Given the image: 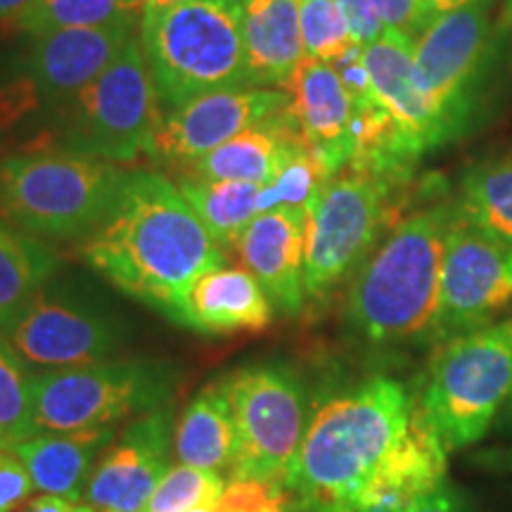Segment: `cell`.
I'll use <instances>...</instances> for the list:
<instances>
[{
    "label": "cell",
    "mask_w": 512,
    "mask_h": 512,
    "mask_svg": "<svg viewBox=\"0 0 512 512\" xmlns=\"http://www.w3.org/2000/svg\"><path fill=\"white\" fill-rule=\"evenodd\" d=\"M446 465L418 396L380 375L311 415L290 491L302 512H396L444 484Z\"/></svg>",
    "instance_id": "1"
},
{
    "label": "cell",
    "mask_w": 512,
    "mask_h": 512,
    "mask_svg": "<svg viewBox=\"0 0 512 512\" xmlns=\"http://www.w3.org/2000/svg\"><path fill=\"white\" fill-rule=\"evenodd\" d=\"M81 252L117 290L174 323L197 280L228 259L178 185L152 171H128Z\"/></svg>",
    "instance_id": "2"
},
{
    "label": "cell",
    "mask_w": 512,
    "mask_h": 512,
    "mask_svg": "<svg viewBox=\"0 0 512 512\" xmlns=\"http://www.w3.org/2000/svg\"><path fill=\"white\" fill-rule=\"evenodd\" d=\"M453 216V202L411 211L356 268L347 320L363 342L399 347L422 337L432 339Z\"/></svg>",
    "instance_id": "3"
},
{
    "label": "cell",
    "mask_w": 512,
    "mask_h": 512,
    "mask_svg": "<svg viewBox=\"0 0 512 512\" xmlns=\"http://www.w3.org/2000/svg\"><path fill=\"white\" fill-rule=\"evenodd\" d=\"M245 0H190L143 10L140 43L169 110L226 88L249 86Z\"/></svg>",
    "instance_id": "4"
},
{
    "label": "cell",
    "mask_w": 512,
    "mask_h": 512,
    "mask_svg": "<svg viewBox=\"0 0 512 512\" xmlns=\"http://www.w3.org/2000/svg\"><path fill=\"white\" fill-rule=\"evenodd\" d=\"M126 171L69 150H31L0 162V219L34 238H88L110 214Z\"/></svg>",
    "instance_id": "5"
},
{
    "label": "cell",
    "mask_w": 512,
    "mask_h": 512,
    "mask_svg": "<svg viewBox=\"0 0 512 512\" xmlns=\"http://www.w3.org/2000/svg\"><path fill=\"white\" fill-rule=\"evenodd\" d=\"M512 394V318L439 342L418 406L448 453L482 441Z\"/></svg>",
    "instance_id": "6"
},
{
    "label": "cell",
    "mask_w": 512,
    "mask_h": 512,
    "mask_svg": "<svg viewBox=\"0 0 512 512\" xmlns=\"http://www.w3.org/2000/svg\"><path fill=\"white\" fill-rule=\"evenodd\" d=\"M164 124L162 98L147 67L143 43L133 36L110 67L69 102L64 150L105 162L152 155Z\"/></svg>",
    "instance_id": "7"
},
{
    "label": "cell",
    "mask_w": 512,
    "mask_h": 512,
    "mask_svg": "<svg viewBox=\"0 0 512 512\" xmlns=\"http://www.w3.org/2000/svg\"><path fill=\"white\" fill-rule=\"evenodd\" d=\"M176 375L162 361H100L34 375L38 432L114 427L124 418L157 411L169 401Z\"/></svg>",
    "instance_id": "8"
},
{
    "label": "cell",
    "mask_w": 512,
    "mask_h": 512,
    "mask_svg": "<svg viewBox=\"0 0 512 512\" xmlns=\"http://www.w3.org/2000/svg\"><path fill=\"white\" fill-rule=\"evenodd\" d=\"M235 425L233 479L283 484L302 448L309 415L306 394L297 375L275 363H256L223 377Z\"/></svg>",
    "instance_id": "9"
},
{
    "label": "cell",
    "mask_w": 512,
    "mask_h": 512,
    "mask_svg": "<svg viewBox=\"0 0 512 512\" xmlns=\"http://www.w3.org/2000/svg\"><path fill=\"white\" fill-rule=\"evenodd\" d=\"M394 190L384 178L356 169L325 183L306 219V297H328L368 259L392 221Z\"/></svg>",
    "instance_id": "10"
},
{
    "label": "cell",
    "mask_w": 512,
    "mask_h": 512,
    "mask_svg": "<svg viewBox=\"0 0 512 512\" xmlns=\"http://www.w3.org/2000/svg\"><path fill=\"white\" fill-rule=\"evenodd\" d=\"M491 0L448 12L422 31L413 46L415 79L444 124L448 140L467 131L475 95L491 57Z\"/></svg>",
    "instance_id": "11"
},
{
    "label": "cell",
    "mask_w": 512,
    "mask_h": 512,
    "mask_svg": "<svg viewBox=\"0 0 512 512\" xmlns=\"http://www.w3.org/2000/svg\"><path fill=\"white\" fill-rule=\"evenodd\" d=\"M512 304V245L453 216L441 264L432 339L444 342L489 325Z\"/></svg>",
    "instance_id": "12"
},
{
    "label": "cell",
    "mask_w": 512,
    "mask_h": 512,
    "mask_svg": "<svg viewBox=\"0 0 512 512\" xmlns=\"http://www.w3.org/2000/svg\"><path fill=\"white\" fill-rule=\"evenodd\" d=\"M138 19L105 27L62 29L34 36L27 57V79L19 83V110L34 102L67 110L69 102L93 83L131 41Z\"/></svg>",
    "instance_id": "13"
},
{
    "label": "cell",
    "mask_w": 512,
    "mask_h": 512,
    "mask_svg": "<svg viewBox=\"0 0 512 512\" xmlns=\"http://www.w3.org/2000/svg\"><path fill=\"white\" fill-rule=\"evenodd\" d=\"M290 93L275 88H226L185 102L164 119L152 157L183 169L226 140L264 124L290 107Z\"/></svg>",
    "instance_id": "14"
},
{
    "label": "cell",
    "mask_w": 512,
    "mask_h": 512,
    "mask_svg": "<svg viewBox=\"0 0 512 512\" xmlns=\"http://www.w3.org/2000/svg\"><path fill=\"white\" fill-rule=\"evenodd\" d=\"M174 430L169 406L133 420L95 465L83 494L86 503L98 512H145L171 467Z\"/></svg>",
    "instance_id": "15"
},
{
    "label": "cell",
    "mask_w": 512,
    "mask_h": 512,
    "mask_svg": "<svg viewBox=\"0 0 512 512\" xmlns=\"http://www.w3.org/2000/svg\"><path fill=\"white\" fill-rule=\"evenodd\" d=\"M0 337L24 363L50 370L91 366L119 349L117 332L102 313L46 290Z\"/></svg>",
    "instance_id": "16"
},
{
    "label": "cell",
    "mask_w": 512,
    "mask_h": 512,
    "mask_svg": "<svg viewBox=\"0 0 512 512\" xmlns=\"http://www.w3.org/2000/svg\"><path fill=\"white\" fill-rule=\"evenodd\" d=\"M290 110L297 121L306 150L316 159L323 174L335 178L354 159L351 119L354 107L335 67L328 62L304 57L294 72L290 88Z\"/></svg>",
    "instance_id": "17"
},
{
    "label": "cell",
    "mask_w": 512,
    "mask_h": 512,
    "mask_svg": "<svg viewBox=\"0 0 512 512\" xmlns=\"http://www.w3.org/2000/svg\"><path fill=\"white\" fill-rule=\"evenodd\" d=\"M411 38L384 31L375 43L363 48L366 64L373 81V91L384 110L399 128L403 145L408 147L415 162L434 147L451 143L441 119L434 112L415 79Z\"/></svg>",
    "instance_id": "18"
},
{
    "label": "cell",
    "mask_w": 512,
    "mask_h": 512,
    "mask_svg": "<svg viewBox=\"0 0 512 512\" xmlns=\"http://www.w3.org/2000/svg\"><path fill=\"white\" fill-rule=\"evenodd\" d=\"M306 219L309 211L304 209L264 211L235 245L242 264L285 316H297L306 302Z\"/></svg>",
    "instance_id": "19"
},
{
    "label": "cell",
    "mask_w": 512,
    "mask_h": 512,
    "mask_svg": "<svg viewBox=\"0 0 512 512\" xmlns=\"http://www.w3.org/2000/svg\"><path fill=\"white\" fill-rule=\"evenodd\" d=\"M200 335L261 332L273 323V302L247 268H214L204 273L176 318Z\"/></svg>",
    "instance_id": "20"
},
{
    "label": "cell",
    "mask_w": 512,
    "mask_h": 512,
    "mask_svg": "<svg viewBox=\"0 0 512 512\" xmlns=\"http://www.w3.org/2000/svg\"><path fill=\"white\" fill-rule=\"evenodd\" d=\"M249 86L285 91L306 57L299 0H245Z\"/></svg>",
    "instance_id": "21"
},
{
    "label": "cell",
    "mask_w": 512,
    "mask_h": 512,
    "mask_svg": "<svg viewBox=\"0 0 512 512\" xmlns=\"http://www.w3.org/2000/svg\"><path fill=\"white\" fill-rule=\"evenodd\" d=\"M114 441V427L79 432H38L12 448L24 460L36 491L79 503L102 453Z\"/></svg>",
    "instance_id": "22"
},
{
    "label": "cell",
    "mask_w": 512,
    "mask_h": 512,
    "mask_svg": "<svg viewBox=\"0 0 512 512\" xmlns=\"http://www.w3.org/2000/svg\"><path fill=\"white\" fill-rule=\"evenodd\" d=\"M299 140H302V133H299L292 110L287 107L264 124L247 128L240 136L226 140L216 150L183 166V174L204 178V181L266 185L278 174L287 152Z\"/></svg>",
    "instance_id": "23"
},
{
    "label": "cell",
    "mask_w": 512,
    "mask_h": 512,
    "mask_svg": "<svg viewBox=\"0 0 512 512\" xmlns=\"http://www.w3.org/2000/svg\"><path fill=\"white\" fill-rule=\"evenodd\" d=\"M178 463L211 472H230L235 460V425L226 384L209 382L195 394L174 430Z\"/></svg>",
    "instance_id": "24"
},
{
    "label": "cell",
    "mask_w": 512,
    "mask_h": 512,
    "mask_svg": "<svg viewBox=\"0 0 512 512\" xmlns=\"http://www.w3.org/2000/svg\"><path fill=\"white\" fill-rule=\"evenodd\" d=\"M55 268L46 242L0 219V335L46 290Z\"/></svg>",
    "instance_id": "25"
},
{
    "label": "cell",
    "mask_w": 512,
    "mask_h": 512,
    "mask_svg": "<svg viewBox=\"0 0 512 512\" xmlns=\"http://www.w3.org/2000/svg\"><path fill=\"white\" fill-rule=\"evenodd\" d=\"M176 185L223 252L235 249L245 228L259 216L261 185L256 183L204 181L181 174Z\"/></svg>",
    "instance_id": "26"
},
{
    "label": "cell",
    "mask_w": 512,
    "mask_h": 512,
    "mask_svg": "<svg viewBox=\"0 0 512 512\" xmlns=\"http://www.w3.org/2000/svg\"><path fill=\"white\" fill-rule=\"evenodd\" d=\"M453 207L465 223L512 245V157L470 166Z\"/></svg>",
    "instance_id": "27"
},
{
    "label": "cell",
    "mask_w": 512,
    "mask_h": 512,
    "mask_svg": "<svg viewBox=\"0 0 512 512\" xmlns=\"http://www.w3.org/2000/svg\"><path fill=\"white\" fill-rule=\"evenodd\" d=\"M138 15L140 12L128 10L119 0H31L17 19V27L29 36H43L62 29L105 27L138 19Z\"/></svg>",
    "instance_id": "28"
},
{
    "label": "cell",
    "mask_w": 512,
    "mask_h": 512,
    "mask_svg": "<svg viewBox=\"0 0 512 512\" xmlns=\"http://www.w3.org/2000/svg\"><path fill=\"white\" fill-rule=\"evenodd\" d=\"M34 434V375L0 337V446H15Z\"/></svg>",
    "instance_id": "29"
},
{
    "label": "cell",
    "mask_w": 512,
    "mask_h": 512,
    "mask_svg": "<svg viewBox=\"0 0 512 512\" xmlns=\"http://www.w3.org/2000/svg\"><path fill=\"white\" fill-rule=\"evenodd\" d=\"M328 181L330 178L323 174L316 159L306 150L304 140H299L287 152V157L280 164L278 174L271 178V183L261 185L259 214L273 209L309 211Z\"/></svg>",
    "instance_id": "30"
},
{
    "label": "cell",
    "mask_w": 512,
    "mask_h": 512,
    "mask_svg": "<svg viewBox=\"0 0 512 512\" xmlns=\"http://www.w3.org/2000/svg\"><path fill=\"white\" fill-rule=\"evenodd\" d=\"M223 491H226V482L219 472L178 463L169 467L145 512H190L207 508V505L219 503Z\"/></svg>",
    "instance_id": "31"
},
{
    "label": "cell",
    "mask_w": 512,
    "mask_h": 512,
    "mask_svg": "<svg viewBox=\"0 0 512 512\" xmlns=\"http://www.w3.org/2000/svg\"><path fill=\"white\" fill-rule=\"evenodd\" d=\"M299 19L304 53L311 60L332 64L354 43L337 0H299Z\"/></svg>",
    "instance_id": "32"
},
{
    "label": "cell",
    "mask_w": 512,
    "mask_h": 512,
    "mask_svg": "<svg viewBox=\"0 0 512 512\" xmlns=\"http://www.w3.org/2000/svg\"><path fill=\"white\" fill-rule=\"evenodd\" d=\"M287 486L259 482V479H233L226 484L216 512H287L290 494Z\"/></svg>",
    "instance_id": "33"
},
{
    "label": "cell",
    "mask_w": 512,
    "mask_h": 512,
    "mask_svg": "<svg viewBox=\"0 0 512 512\" xmlns=\"http://www.w3.org/2000/svg\"><path fill=\"white\" fill-rule=\"evenodd\" d=\"M34 491V479L15 448L0 446V512H19Z\"/></svg>",
    "instance_id": "34"
},
{
    "label": "cell",
    "mask_w": 512,
    "mask_h": 512,
    "mask_svg": "<svg viewBox=\"0 0 512 512\" xmlns=\"http://www.w3.org/2000/svg\"><path fill=\"white\" fill-rule=\"evenodd\" d=\"M335 72L339 74V81H342L344 91H347L351 107H368L377 100L373 91V81H370V72L366 64V55H363V46L358 43H351V46L344 50L342 55L332 62Z\"/></svg>",
    "instance_id": "35"
},
{
    "label": "cell",
    "mask_w": 512,
    "mask_h": 512,
    "mask_svg": "<svg viewBox=\"0 0 512 512\" xmlns=\"http://www.w3.org/2000/svg\"><path fill=\"white\" fill-rule=\"evenodd\" d=\"M370 3H373L384 31H396V34L411 38L413 43L425 31L420 0H370Z\"/></svg>",
    "instance_id": "36"
},
{
    "label": "cell",
    "mask_w": 512,
    "mask_h": 512,
    "mask_svg": "<svg viewBox=\"0 0 512 512\" xmlns=\"http://www.w3.org/2000/svg\"><path fill=\"white\" fill-rule=\"evenodd\" d=\"M337 3L349 24L351 41L358 43V46L366 48L384 34L380 17H377V12L370 0H337Z\"/></svg>",
    "instance_id": "37"
},
{
    "label": "cell",
    "mask_w": 512,
    "mask_h": 512,
    "mask_svg": "<svg viewBox=\"0 0 512 512\" xmlns=\"http://www.w3.org/2000/svg\"><path fill=\"white\" fill-rule=\"evenodd\" d=\"M396 512H470V508H467L463 494L444 482L437 489L427 491V494L418 496L415 501L406 503Z\"/></svg>",
    "instance_id": "38"
},
{
    "label": "cell",
    "mask_w": 512,
    "mask_h": 512,
    "mask_svg": "<svg viewBox=\"0 0 512 512\" xmlns=\"http://www.w3.org/2000/svg\"><path fill=\"white\" fill-rule=\"evenodd\" d=\"M477 3V0H420V12H422V22H425V29L430 27L434 19H439L441 15H448V12L465 8V5Z\"/></svg>",
    "instance_id": "39"
},
{
    "label": "cell",
    "mask_w": 512,
    "mask_h": 512,
    "mask_svg": "<svg viewBox=\"0 0 512 512\" xmlns=\"http://www.w3.org/2000/svg\"><path fill=\"white\" fill-rule=\"evenodd\" d=\"M74 505L76 503L67 501V498L43 494V496L31 498V501L19 512H74Z\"/></svg>",
    "instance_id": "40"
},
{
    "label": "cell",
    "mask_w": 512,
    "mask_h": 512,
    "mask_svg": "<svg viewBox=\"0 0 512 512\" xmlns=\"http://www.w3.org/2000/svg\"><path fill=\"white\" fill-rule=\"evenodd\" d=\"M29 5L31 0H0V22H17Z\"/></svg>",
    "instance_id": "41"
},
{
    "label": "cell",
    "mask_w": 512,
    "mask_h": 512,
    "mask_svg": "<svg viewBox=\"0 0 512 512\" xmlns=\"http://www.w3.org/2000/svg\"><path fill=\"white\" fill-rule=\"evenodd\" d=\"M484 460L486 463H503L505 467H512V453L508 451V453H484Z\"/></svg>",
    "instance_id": "42"
},
{
    "label": "cell",
    "mask_w": 512,
    "mask_h": 512,
    "mask_svg": "<svg viewBox=\"0 0 512 512\" xmlns=\"http://www.w3.org/2000/svg\"><path fill=\"white\" fill-rule=\"evenodd\" d=\"M178 3H190V0H147L145 10H162V8H171V5Z\"/></svg>",
    "instance_id": "43"
},
{
    "label": "cell",
    "mask_w": 512,
    "mask_h": 512,
    "mask_svg": "<svg viewBox=\"0 0 512 512\" xmlns=\"http://www.w3.org/2000/svg\"><path fill=\"white\" fill-rule=\"evenodd\" d=\"M501 27L512 31V0H503V10H501Z\"/></svg>",
    "instance_id": "44"
},
{
    "label": "cell",
    "mask_w": 512,
    "mask_h": 512,
    "mask_svg": "<svg viewBox=\"0 0 512 512\" xmlns=\"http://www.w3.org/2000/svg\"><path fill=\"white\" fill-rule=\"evenodd\" d=\"M121 5H126L128 10H136V12H140V15H143V10H145V5H147V0H119Z\"/></svg>",
    "instance_id": "45"
},
{
    "label": "cell",
    "mask_w": 512,
    "mask_h": 512,
    "mask_svg": "<svg viewBox=\"0 0 512 512\" xmlns=\"http://www.w3.org/2000/svg\"><path fill=\"white\" fill-rule=\"evenodd\" d=\"M501 418H503V422H505V427H512V394H510L508 403H505V408H503Z\"/></svg>",
    "instance_id": "46"
},
{
    "label": "cell",
    "mask_w": 512,
    "mask_h": 512,
    "mask_svg": "<svg viewBox=\"0 0 512 512\" xmlns=\"http://www.w3.org/2000/svg\"><path fill=\"white\" fill-rule=\"evenodd\" d=\"M74 512H98V510H95L93 505H88V503H76Z\"/></svg>",
    "instance_id": "47"
},
{
    "label": "cell",
    "mask_w": 512,
    "mask_h": 512,
    "mask_svg": "<svg viewBox=\"0 0 512 512\" xmlns=\"http://www.w3.org/2000/svg\"><path fill=\"white\" fill-rule=\"evenodd\" d=\"M190 512H216V505H207V508H195Z\"/></svg>",
    "instance_id": "48"
}]
</instances>
